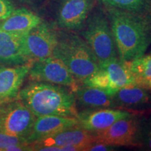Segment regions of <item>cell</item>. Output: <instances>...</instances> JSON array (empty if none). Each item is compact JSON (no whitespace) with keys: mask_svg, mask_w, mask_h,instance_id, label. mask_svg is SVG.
<instances>
[{"mask_svg":"<svg viewBox=\"0 0 151 151\" xmlns=\"http://www.w3.org/2000/svg\"><path fill=\"white\" fill-rule=\"evenodd\" d=\"M118 58L124 62L145 55L151 45V18L148 15L104 7Z\"/></svg>","mask_w":151,"mask_h":151,"instance_id":"obj_1","label":"cell"},{"mask_svg":"<svg viewBox=\"0 0 151 151\" xmlns=\"http://www.w3.org/2000/svg\"><path fill=\"white\" fill-rule=\"evenodd\" d=\"M18 97L36 117L78 116L74 91L68 87L35 81L20 90Z\"/></svg>","mask_w":151,"mask_h":151,"instance_id":"obj_2","label":"cell"},{"mask_svg":"<svg viewBox=\"0 0 151 151\" xmlns=\"http://www.w3.org/2000/svg\"><path fill=\"white\" fill-rule=\"evenodd\" d=\"M63 60L78 81L83 82L99 69V64L90 46L75 32L66 31L59 35L54 54Z\"/></svg>","mask_w":151,"mask_h":151,"instance_id":"obj_3","label":"cell"},{"mask_svg":"<svg viewBox=\"0 0 151 151\" xmlns=\"http://www.w3.org/2000/svg\"><path fill=\"white\" fill-rule=\"evenodd\" d=\"M80 32L99 65L118 58L110 22L104 9H94Z\"/></svg>","mask_w":151,"mask_h":151,"instance_id":"obj_4","label":"cell"},{"mask_svg":"<svg viewBox=\"0 0 151 151\" xmlns=\"http://www.w3.org/2000/svg\"><path fill=\"white\" fill-rule=\"evenodd\" d=\"M82 83L84 86L105 90L111 95L124 86L137 84L126 62L118 58L100 64L99 70Z\"/></svg>","mask_w":151,"mask_h":151,"instance_id":"obj_5","label":"cell"},{"mask_svg":"<svg viewBox=\"0 0 151 151\" xmlns=\"http://www.w3.org/2000/svg\"><path fill=\"white\" fill-rule=\"evenodd\" d=\"M140 122L141 119L134 115L120 119L106 129L91 133L95 141L109 146L140 148Z\"/></svg>","mask_w":151,"mask_h":151,"instance_id":"obj_6","label":"cell"},{"mask_svg":"<svg viewBox=\"0 0 151 151\" xmlns=\"http://www.w3.org/2000/svg\"><path fill=\"white\" fill-rule=\"evenodd\" d=\"M28 75L32 81L69 87L73 91L78 88V81L70 72L63 60L55 55L33 62Z\"/></svg>","mask_w":151,"mask_h":151,"instance_id":"obj_7","label":"cell"},{"mask_svg":"<svg viewBox=\"0 0 151 151\" xmlns=\"http://www.w3.org/2000/svg\"><path fill=\"white\" fill-rule=\"evenodd\" d=\"M59 35L48 24L41 22L22 37L24 54L30 63L54 54Z\"/></svg>","mask_w":151,"mask_h":151,"instance_id":"obj_8","label":"cell"},{"mask_svg":"<svg viewBox=\"0 0 151 151\" xmlns=\"http://www.w3.org/2000/svg\"><path fill=\"white\" fill-rule=\"evenodd\" d=\"M5 103L0 108V131L26 139L37 117L19 99Z\"/></svg>","mask_w":151,"mask_h":151,"instance_id":"obj_9","label":"cell"},{"mask_svg":"<svg viewBox=\"0 0 151 151\" xmlns=\"http://www.w3.org/2000/svg\"><path fill=\"white\" fill-rule=\"evenodd\" d=\"M97 0H59L56 22L65 31L80 32L95 7Z\"/></svg>","mask_w":151,"mask_h":151,"instance_id":"obj_10","label":"cell"},{"mask_svg":"<svg viewBox=\"0 0 151 151\" xmlns=\"http://www.w3.org/2000/svg\"><path fill=\"white\" fill-rule=\"evenodd\" d=\"M136 115L122 109L106 108L81 111L78 113L79 126L90 132L101 131L120 119Z\"/></svg>","mask_w":151,"mask_h":151,"instance_id":"obj_11","label":"cell"},{"mask_svg":"<svg viewBox=\"0 0 151 151\" xmlns=\"http://www.w3.org/2000/svg\"><path fill=\"white\" fill-rule=\"evenodd\" d=\"M78 126H79L78 119L76 117L61 116L37 117L26 140L29 144H31L57 132Z\"/></svg>","mask_w":151,"mask_h":151,"instance_id":"obj_12","label":"cell"},{"mask_svg":"<svg viewBox=\"0 0 151 151\" xmlns=\"http://www.w3.org/2000/svg\"><path fill=\"white\" fill-rule=\"evenodd\" d=\"M116 108L151 111V90L137 84L119 89L113 95Z\"/></svg>","mask_w":151,"mask_h":151,"instance_id":"obj_13","label":"cell"},{"mask_svg":"<svg viewBox=\"0 0 151 151\" xmlns=\"http://www.w3.org/2000/svg\"><path fill=\"white\" fill-rule=\"evenodd\" d=\"M32 63L13 67H0V104L18 97L24 78L29 74Z\"/></svg>","mask_w":151,"mask_h":151,"instance_id":"obj_14","label":"cell"},{"mask_svg":"<svg viewBox=\"0 0 151 151\" xmlns=\"http://www.w3.org/2000/svg\"><path fill=\"white\" fill-rule=\"evenodd\" d=\"M94 141H95V139L91 132L78 126L57 132L39 139L30 145L32 150H37L41 147L55 146L61 148L67 145L90 143Z\"/></svg>","mask_w":151,"mask_h":151,"instance_id":"obj_15","label":"cell"},{"mask_svg":"<svg viewBox=\"0 0 151 151\" xmlns=\"http://www.w3.org/2000/svg\"><path fill=\"white\" fill-rule=\"evenodd\" d=\"M22 37L0 29V64L16 66L30 63L24 54Z\"/></svg>","mask_w":151,"mask_h":151,"instance_id":"obj_16","label":"cell"},{"mask_svg":"<svg viewBox=\"0 0 151 151\" xmlns=\"http://www.w3.org/2000/svg\"><path fill=\"white\" fill-rule=\"evenodd\" d=\"M74 94L78 113L86 110L116 108L113 95L99 88L83 85L74 90Z\"/></svg>","mask_w":151,"mask_h":151,"instance_id":"obj_17","label":"cell"},{"mask_svg":"<svg viewBox=\"0 0 151 151\" xmlns=\"http://www.w3.org/2000/svg\"><path fill=\"white\" fill-rule=\"evenodd\" d=\"M42 22L39 16L25 9H14L8 18L0 22V29L24 35Z\"/></svg>","mask_w":151,"mask_h":151,"instance_id":"obj_18","label":"cell"},{"mask_svg":"<svg viewBox=\"0 0 151 151\" xmlns=\"http://www.w3.org/2000/svg\"><path fill=\"white\" fill-rule=\"evenodd\" d=\"M104 7L139 13L150 16L148 0H99Z\"/></svg>","mask_w":151,"mask_h":151,"instance_id":"obj_19","label":"cell"},{"mask_svg":"<svg viewBox=\"0 0 151 151\" xmlns=\"http://www.w3.org/2000/svg\"><path fill=\"white\" fill-rule=\"evenodd\" d=\"M126 64L135 78L137 85L141 81L151 78V54L143 55Z\"/></svg>","mask_w":151,"mask_h":151,"instance_id":"obj_20","label":"cell"},{"mask_svg":"<svg viewBox=\"0 0 151 151\" xmlns=\"http://www.w3.org/2000/svg\"><path fill=\"white\" fill-rule=\"evenodd\" d=\"M140 143L141 148L151 151V115L141 119Z\"/></svg>","mask_w":151,"mask_h":151,"instance_id":"obj_21","label":"cell"},{"mask_svg":"<svg viewBox=\"0 0 151 151\" xmlns=\"http://www.w3.org/2000/svg\"><path fill=\"white\" fill-rule=\"evenodd\" d=\"M21 143H27L24 138L15 137L9 135L0 131V150L4 151L8 147L15 144H21Z\"/></svg>","mask_w":151,"mask_h":151,"instance_id":"obj_22","label":"cell"},{"mask_svg":"<svg viewBox=\"0 0 151 151\" xmlns=\"http://www.w3.org/2000/svg\"><path fill=\"white\" fill-rule=\"evenodd\" d=\"M15 9L10 0H0V21L10 16Z\"/></svg>","mask_w":151,"mask_h":151,"instance_id":"obj_23","label":"cell"},{"mask_svg":"<svg viewBox=\"0 0 151 151\" xmlns=\"http://www.w3.org/2000/svg\"><path fill=\"white\" fill-rule=\"evenodd\" d=\"M114 147L109 146L99 141H94L88 145L86 151H109L113 150Z\"/></svg>","mask_w":151,"mask_h":151,"instance_id":"obj_24","label":"cell"},{"mask_svg":"<svg viewBox=\"0 0 151 151\" xmlns=\"http://www.w3.org/2000/svg\"><path fill=\"white\" fill-rule=\"evenodd\" d=\"M137 85L144 87V88H147V89H149L151 90V78L141 81L140 82L138 83Z\"/></svg>","mask_w":151,"mask_h":151,"instance_id":"obj_25","label":"cell"},{"mask_svg":"<svg viewBox=\"0 0 151 151\" xmlns=\"http://www.w3.org/2000/svg\"><path fill=\"white\" fill-rule=\"evenodd\" d=\"M19 1H22V2H31V1H35V0H19Z\"/></svg>","mask_w":151,"mask_h":151,"instance_id":"obj_26","label":"cell"},{"mask_svg":"<svg viewBox=\"0 0 151 151\" xmlns=\"http://www.w3.org/2000/svg\"><path fill=\"white\" fill-rule=\"evenodd\" d=\"M149 6H150V16L151 18V0H148Z\"/></svg>","mask_w":151,"mask_h":151,"instance_id":"obj_27","label":"cell"},{"mask_svg":"<svg viewBox=\"0 0 151 151\" xmlns=\"http://www.w3.org/2000/svg\"><path fill=\"white\" fill-rule=\"evenodd\" d=\"M150 54H151V50H150Z\"/></svg>","mask_w":151,"mask_h":151,"instance_id":"obj_28","label":"cell"}]
</instances>
